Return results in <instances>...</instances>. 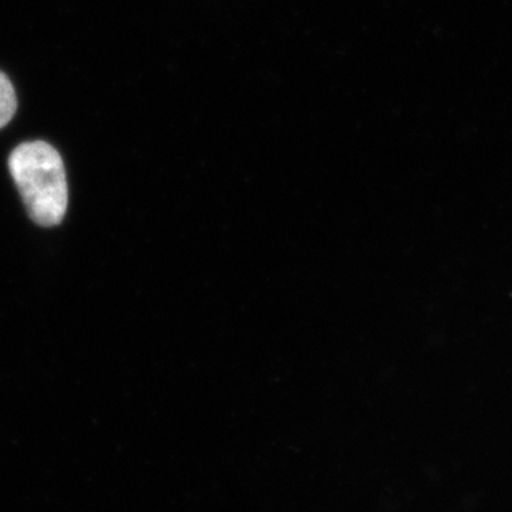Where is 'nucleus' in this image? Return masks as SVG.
Instances as JSON below:
<instances>
[{
    "label": "nucleus",
    "instance_id": "nucleus-1",
    "mask_svg": "<svg viewBox=\"0 0 512 512\" xmlns=\"http://www.w3.org/2000/svg\"><path fill=\"white\" fill-rule=\"evenodd\" d=\"M10 176L30 219L42 228L62 223L68 208V184L62 156L45 141H27L9 156Z\"/></svg>",
    "mask_w": 512,
    "mask_h": 512
},
{
    "label": "nucleus",
    "instance_id": "nucleus-2",
    "mask_svg": "<svg viewBox=\"0 0 512 512\" xmlns=\"http://www.w3.org/2000/svg\"><path fill=\"white\" fill-rule=\"evenodd\" d=\"M17 112V95L14 85L4 72H0V130L9 125Z\"/></svg>",
    "mask_w": 512,
    "mask_h": 512
}]
</instances>
